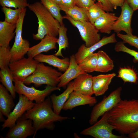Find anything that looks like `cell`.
<instances>
[{
    "mask_svg": "<svg viewBox=\"0 0 138 138\" xmlns=\"http://www.w3.org/2000/svg\"><path fill=\"white\" fill-rule=\"evenodd\" d=\"M108 121L120 134L128 135L137 131L138 99H121L109 111Z\"/></svg>",
    "mask_w": 138,
    "mask_h": 138,
    "instance_id": "cell-1",
    "label": "cell"
},
{
    "mask_svg": "<svg viewBox=\"0 0 138 138\" xmlns=\"http://www.w3.org/2000/svg\"><path fill=\"white\" fill-rule=\"evenodd\" d=\"M51 102L50 98L49 97L42 103H36L34 107L22 117L32 120L36 134L38 131L41 129L53 130L55 127V122L70 118L56 113L52 109Z\"/></svg>",
    "mask_w": 138,
    "mask_h": 138,
    "instance_id": "cell-2",
    "label": "cell"
},
{
    "mask_svg": "<svg viewBox=\"0 0 138 138\" xmlns=\"http://www.w3.org/2000/svg\"><path fill=\"white\" fill-rule=\"evenodd\" d=\"M28 7L35 14L38 20L37 32L32 34L34 39L41 40L47 35L55 37L58 35L61 24L40 2L29 4Z\"/></svg>",
    "mask_w": 138,
    "mask_h": 138,
    "instance_id": "cell-3",
    "label": "cell"
},
{
    "mask_svg": "<svg viewBox=\"0 0 138 138\" xmlns=\"http://www.w3.org/2000/svg\"><path fill=\"white\" fill-rule=\"evenodd\" d=\"M62 73L54 68L45 65L43 63H39L36 70L23 81L26 85L34 84L39 87L43 84L51 86H57Z\"/></svg>",
    "mask_w": 138,
    "mask_h": 138,
    "instance_id": "cell-4",
    "label": "cell"
},
{
    "mask_svg": "<svg viewBox=\"0 0 138 138\" xmlns=\"http://www.w3.org/2000/svg\"><path fill=\"white\" fill-rule=\"evenodd\" d=\"M26 11V8L23 9L16 24L14 42L10 49V63L23 58L30 47L28 41L23 39L22 36V26Z\"/></svg>",
    "mask_w": 138,
    "mask_h": 138,
    "instance_id": "cell-5",
    "label": "cell"
},
{
    "mask_svg": "<svg viewBox=\"0 0 138 138\" xmlns=\"http://www.w3.org/2000/svg\"><path fill=\"white\" fill-rule=\"evenodd\" d=\"M122 90L121 87L118 88L108 96H105L100 102L95 105L91 111L89 120L90 125L96 123L100 117L110 111L121 100Z\"/></svg>",
    "mask_w": 138,
    "mask_h": 138,
    "instance_id": "cell-6",
    "label": "cell"
},
{
    "mask_svg": "<svg viewBox=\"0 0 138 138\" xmlns=\"http://www.w3.org/2000/svg\"><path fill=\"white\" fill-rule=\"evenodd\" d=\"M109 111L105 113L101 118L92 125L80 132L82 134L91 136L95 138H122L124 136L114 134V126L108 121Z\"/></svg>",
    "mask_w": 138,
    "mask_h": 138,
    "instance_id": "cell-7",
    "label": "cell"
},
{
    "mask_svg": "<svg viewBox=\"0 0 138 138\" xmlns=\"http://www.w3.org/2000/svg\"><path fill=\"white\" fill-rule=\"evenodd\" d=\"M15 90L19 94L23 95L29 99L34 101L36 103H39L43 102L45 98L53 91L60 90V88L57 86L53 87L47 85L45 88L42 90L35 89L33 86H26L23 82L14 79Z\"/></svg>",
    "mask_w": 138,
    "mask_h": 138,
    "instance_id": "cell-8",
    "label": "cell"
},
{
    "mask_svg": "<svg viewBox=\"0 0 138 138\" xmlns=\"http://www.w3.org/2000/svg\"><path fill=\"white\" fill-rule=\"evenodd\" d=\"M63 19L68 20L78 30L82 39L85 42L87 47H89L98 42L101 40L99 30L93 24L87 21H80L74 20L66 14L63 16Z\"/></svg>",
    "mask_w": 138,
    "mask_h": 138,
    "instance_id": "cell-9",
    "label": "cell"
},
{
    "mask_svg": "<svg viewBox=\"0 0 138 138\" xmlns=\"http://www.w3.org/2000/svg\"><path fill=\"white\" fill-rule=\"evenodd\" d=\"M39 63L33 58L24 57L10 63L9 67L14 79L23 82L34 72Z\"/></svg>",
    "mask_w": 138,
    "mask_h": 138,
    "instance_id": "cell-10",
    "label": "cell"
},
{
    "mask_svg": "<svg viewBox=\"0 0 138 138\" xmlns=\"http://www.w3.org/2000/svg\"><path fill=\"white\" fill-rule=\"evenodd\" d=\"M35 103L30 100L25 95L19 94L18 101L2 125L1 130L6 128H10L14 126L17 120L26 111L32 108Z\"/></svg>",
    "mask_w": 138,
    "mask_h": 138,
    "instance_id": "cell-11",
    "label": "cell"
},
{
    "mask_svg": "<svg viewBox=\"0 0 138 138\" xmlns=\"http://www.w3.org/2000/svg\"><path fill=\"white\" fill-rule=\"evenodd\" d=\"M35 129L32 120L21 117L16 121L14 126L10 128L7 133L5 138H26L36 135Z\"/></svg>",
    "mask_w": 138,
    "mask_h": 138,
    "instance_id": "cell-12",
    "label": "cell"
},
{
    "mask_svg": "<svg viewBox=\"0 0 138 138\" xmlns=\"http://www.w3.org/2000/svg\"><path fill=\"white\" fill-rule=\"evenodd\" d=\"M121 8V14L114 23L112 30H113L117 33H120L121 31H123L126 34H132L133 30L131 24L134 11L130 6L126 0Z\"/></svg>",
    "mask_w": 138,
    "mask_h": 138,
    "instance_id": "cell-13",
    "label": "cell"
},
{
    "mask_svg": "<svg viewBox=\"0 0 138 138\" xmlns=\"http://www.w3.org/2000/svg\"><path fill=\"white\" fill-rule=\"evenodd\" d=\"M117 42L115 34L114 33L109 36H104L99 42L89 47H86L85 44H82L74 55L77 63L78 64L87 56L102 46Z\"/></svg>",
    "mask_w": 138,
    "mask_h": 138,
    "instance_id": "cell-14",
    "label": "cell"
},
{
    "mask_svg": "<svg viewBox=\"0 0 138 138\" xmlns=\"http://www.w3.org/2000/svg\"><path fill=\"white\" fill-rule=\"evenodd\" d=\"M85 73L86 72L77 63L74 55L73 54L70 56L69 65L60 77V82L57 86L60 88H65L72 80Z\"/></svg>",
    "mask_w": 138,
    "mask_h": 138,
    "instance_id": "cell-15",
    "label": "cell"
},
{
    "mask_svg": "<svg viewBox=\"0 0 138 138\" xmlns=\"http://www.w3.org/2000/svg\"><path fill=\"white\" fill-rule=\"evenodd\" d=\"M93 77L86 73L80 75L73 81V91L83 95L92 96L94 94Z\"/></svg>",
    "mask_w": 138,
    "mask_h": 138,
    "instance_id": "cell-16",
    "label": "cell"
},
{
    "mask_svg": "<svg viewBox=\"0 0 138 138\" xmlns=\"http://www.w3.org/2000/svg\"><path fill=\"white\" fill-rule=\"evenodd\" d=\"M57 40L56 37L46 35L39 43L30 48L27 53L28 57L34 58L42 52H47L51 50L56 49Z\"/></svg>",
    "mask_w": 138,
    "mask_h": 138,
    "instance_id": "cell-17",
    "label": "cell"
},
{
    "mask_svg": "<svg viewBox=\"0 0 138 138\" xmlns=\"http://www.w3.org/2000/svg\"><path fill=\"white\" fill-rule=\"evenodd\" d=\"M97 102L95 97L83 95L73 91L65 103L62 109L71 110L76 107L86 105L92 106Z\"/></svg>",
    "mask_w": 138,
    "mask_h": 138,
    "instance_id": "cell-18",
    "label": "cell"
},
{
    "mask_svg": "<svg viewBox=\"0 0 138 138\" xmlns=\"http://www.w3.org/2000/svg\"><path fill=\"white\" fill-rule=\"evenodd\" d=\"M34 59L39 63H45L57 68L61 72H65L68 68L70 59L67 57L62 59L54 54L47 55L41 53L34 57Z\"/></svg>",
    "mask_w": 138,
    "mask_h": 138,
    "instance_id": "cell-19",
    "label": "cell"
},
{
    "mask_svg": "<svg viewBox=\"0 0 138 138\" xmlns=\"http://www.w3.org/2000/svg\"><path fill=\"white\" fill-rule=\"evenodd\" d=\"M116 76L114 73L101 74L93 77L94 94L96 96L103 94L108 89L113 78Z\"/></svg>",
    "mask_w": 138,
    "mask_h": 138,
    "instance_id": "cell-20",
    "label": "cell"
},
{
    "mask_svg": "<svg viewBox=\"0 0 138 138\" xmlns=\"http://www.w3.org/2000/svg\"><path fill=\"white\" fill-rule=\"evenodd\" d=\"M118 17L115 14L106 12L97 18L94 25L101 33H111L112 26Z\"/></svg>",
    "mask_w": 138,
    "mask_h": 138,
    "instance_id": "cell-21",
    "label": "cell"
},
{
    "mask_svg": "<svg viewBox=\"0 0 138 138\" xmlns=\"http://www.w3.org/2000/svg\"><path fill=\"white\" fill-rule=\"evenodd\" d=\"M73 82H71L66 89L62 94L59 95L53 94L50 96L53 110L56 114H60L65 103L73 91Z\"/></svg>",
    "mask_w": 138,
    "mask_h": 138,
    "instance_id": "cell-22",
    "label": "cell"
},
{
    "mask_svg": "<svg viewBox=\"0 0 138 138\" xmlns=\"http://www.w3.org/2000/svg\"><path fill=\"white\" fill-rule=\"evenodd\" d=\"M9 91L0 84V112L7 118L15 106L14 99Z\"/></svg>",
    "mask_w": 138,
    "mask_h": 138,
    "instance_id": "cell-23",
    "label": "cell"
},
{
    "mask_svg": "<svg viewBox=\"0 0 138 138\" xmlns=\"http://www.w3.org/2000/svg\"><path fill=\"white\" fill-rule=\"evenodd\" d=\"M16 24L5 21H0V47H9L10 41L14 37Z\"/></svg>",
    "mask_w": 138,
    "mask_h": 138,
    "instance_id": "cell-24",
    "label": "cell"
},
{
    "mask_svg": "<svg viewBox=\"0 0 138 138\" xmlns=\"http://www.w3.org/2000/svg\"><path fill=\"white\" fill-rule=\"evenodd\" d=\"M98 60L95 71L107 72L113 68V60L104 51L100 50L97 52Z\"/></svg>",
    "mask_w": 138,
    "mask_h": 138,
    "instance_id": "cell-25",
    "label": "cell"
},
{
    "mask_svg": "<svg viewBox=\"0 0 138 138\" xmlns=\"http://www.w3.org/2000/svg\"><path fill=\"white\" fill-rule=\"evenodd\" d=\"M0 81L2 84L9 91L14 99L16 97V92L14 85L13 82L14 78L9 67L1 70Z\"/></svg>",
    "mask_w": 138,
    "mask_h": 138,
    "instance_id": "cell-26",
    "label": "cell"
},
{
    "mask_svg": "<svg viewBox=\"0 0 138 138\" xmlns=\"http://www.w3.org/2000/svg\"><path fill=\"white\" fill-rule=\"evenodd\" d=\"M97 60V53H94L87 56L78 64L86 73H91L95 71Z\"/></svg>",
    "mask_w": 138,
    "mask_h": 138,
    "instance_id": "cell-27",
    "label": "cell"
},
{
    "mask_svg": "<svg viewBox=\"0 0 138 138\" xmlns=\"http://www.w3.org/2000/svg\"><path fill=\"white\" fill-rule=\"evenodd\" d=\"M87 8L80 7L76 6L70 9L65 13L74 20L89 21L87 14Z\"/></svg>",
    "mask_w": 138,
    "mask_h": 138,
    "instance_id": "cell-28",
    "label": "cell"
},
{
    "mask_svg": "<svg viewBox=\"0 0 138 138\" xmlns=\"http://www.w3.org/2000/svg\"><path fill=\"white\" fill-rule=\"evenodd\" d=\"M67 29L64 24L61 25L59 30V37L57 42L59 48L57 52L54 54L57 56H61L64 58L62 50L63 49L65 50L68 47L69 44L67 34Z\"/></svg>",
    "mask_w": 138,
    "mask_h": 138,
    "instance_id": "cell-29",
    "label": "cell"
},
{
    "mask_svg": "<svg viewBox=\"0 0 138 138\" xmlns=\"http://www.w3.org/2000/svg\"><path fill=\"white\" fill-rule=\"evenodd\" d=\"M40 2L52 15L59 22L61 25L64 24L61 10L58 5L51 0H39Z\"/></svg>",
    "mask_w": 138,
    "mask_h": 138,
    "instance_id": "cell-30",
    "label": "cell"
},
{
    "mask_svg": "<svg viewBox=\"0 0 138 138\" xmlns=\"http://www.w3.org/2000/svg\"><path fill=\"white\" fill-rule=\"evenodd\" d=\"M117 76L121 78L124 82L135 83L138 79L137 74L134 70L129 67L120 68Z\"/></svg>",
    "mask_w": 138,
    "mask_h": 138,
    "instance_id": "cell-31",
    "label": "cell"
},
{
    "mask_svg": "<svg viewBox=\"0 0 138 138\" xmlns=\"http://www.w3.org/2000/svg\"><path fill=\"white\" fill-rule=\"evenodd\" d=\"M23 9H13L10 8L2 7V10L5 16L4 21L10 24H16Z\"/></svg>",
    "mask_w": 138,
    "mask_h": 138,
    "instance_id": "cell-32",
    "label": "cell"
},
{
    "mask_svg": "<svg viewBox=\"0 0 138 138\" xmlns=\"http://www.w3.org/2000/svg\"><path fill=\"white\" fill-rule=\"evenodd\" d=\"M101 4L97 2L87 9L89 21L94 24L96 20L106 12Z\"/></svg>",
    "mask_w": 138,
    "mask_h": 138,
    "instance_id": "cell-33",
    "label": "cell"
},
{
    "mask_svg": "<svg viewBox=\"0 0 138 138\" xmlns=\"http://www.w3.org/2000/svg\"><path fill=\"white\" fill-rule=\"evenodd\" d=\"M10 47H0V68L1 70L9 67L11 58Z\"/></svg>",
    "mask_w": 138,
    "mask_h": 138,
    "instance_id": "cell-34",
    "label": "cell"
},
{
    "mask_svg": "<svg viewBox=\"0 0 138 138\" xmlns=\"http://www.w3.org/2000/svg\"><path fill=\"white\" fill-rule=\"evenodd\" d=\"M28 0H0V5L2 7L13 8L15 9H24L28 7Z\"/></svg>",
    "mask_w": 138,
    "mask_h": 138,
    "instance_id": "cell-35",
    "label": "cell"
},
{
    "mask_svg": "<svg viewBox=\"0 0 138 138\" xmlns=\"http://www.w3.org/2000/svg\"><path fill=\"white\" fill-rule=\"evenodd\" d=\"M114 50L117 52H122L128 53L133 56L135 60L138 61V52L127 47L123 41L117 42Z\"/></svg>",
    "mask_w": 138,
    "mask_h": 138,
    "instance_id": "cell-36",
    "label": "cell"
},
{
    "mask_svg": "<svg viewBox=\"0 0 138 138\" xmlns=\"http://www.w3.org/2000/svg\"><path fill=\"white\" fill-rule=\"evenodd\" d=\"M117 36L122 39L124 43H128L132 46L135 47L138 50V37L133 34H123L117 33Z\"/></svg>",
    "mask_w": 138,
    "mask_h": 138,
    "instance_id": "cell-37",
    "label": "cell"
},
{
    "mask_svg": "<svg viewBox=\"0 0 138 138\" xmlns=\"http://www.w3.org/2000/svg\"><path fill=\"white\" fill-rule=\"evenodd\" d=\"M58 5L61 10L65 13L70 9L76 6L74 0H61Z\"/></svg>",
    "mask_w": 138,
    "mask_h": 138,
    "instance_id": "cell-38",
    "label": "cell"
},
{
    "mask_svg": "<svg viewBox=\"0 0 138 138\" xmlns=\"http://www.w3.org/2000/svg\"><path fill=\"white\" fill-rule=\"evenodd\" d=\"M76 5L82 8H88L95 4L94 0H74Z\"/></svg>",
    "mask_w": 138,
    "mask_h": 138,
    "instance_id": "cell-39",
    "label": "cell"
},
{
    "mask_svg": "<svg viewBox=\"0 0 138 138\" xmlns=\"http://www.w3.org/2000/svg\"><path fill=\"white\" fill-rule=\"evenodd\" d=\"M97 0L98 2L100 4L104 10L106 12H113V8L108 0Z\"/></svg>",
    "mask_w": 138,
    "mask_h": 138,
    "instance_id": "cell-40",
    "label": "cell"
},
{
    "mask_svg": "<svg viewBox=\"0 0 138 138\" xmlns=\"http://www.w3.org/2000/svg\"><path fill=\"white\" fill-rule=\"evenodd\" d=\"M111 4L113 8L116 9L118 6L121 7L123 5L125 0H108Z\"/></svg>",
    "mask_w": 138,
    "mask_h": 138,
    "instance_id": "cell-41",
    "label": "cell"
},
{
    "mask_svg": "<svg viewBox=\"0 0 138 138\" xmlns=\"http://www.w3.org/2000/svg\"><path fill=\"white\" fill-rule=\"evenodd\" d=\"M128 3L134 11L138 10V0H126Z\"/></svg>",
    "mask_w": 138,
    "mask_h": 138,
    "instance_id": "cell-42",
    "label": "cell"
},
{
    "mask_svg": "<svg viewBox=\"0 0 138 138\" xmlns=\"http://www.w3.org/2000/svg\"><path fill=\"white\" fill-rule=\"evenodd\" d=\"M128 137L131 138H138V130L128 135Z\"/></svg>",
    "mask_w": 138,
    "mask_h": 138,
    "instance_id": "cell-43",
    "label": "cell"
},
{
    "mask_svg": "<svg viewBox=\"0 0 138 138\" xmlns=\"http://www.w3.org/2000/svg\"><path fill=\"white\" fill-rule=\"evenodd\" d=\"M4 115L0 112V121L1 122H4L6 120L3 117Z\"/></svg>",
    "mask_w": 138,
    "mask_h": 138,
    "instance_id": "cell-44",
    "label": "cell"
},
{
    "mask_svg": "<svg viewBox=\"0 0 138 138\" xmlns=\"http://www.w3.org/2000/svg\"><path fill=\"white\" fill-rule=\"evenodd\" d=\"M58 5L59 4L61 0H51Z\"/></svg>",
    "mask_w": 138,
    "mask_h": 138,
    "instance_id": "cell-45",
    "label": "cell"
}]
</instances>
